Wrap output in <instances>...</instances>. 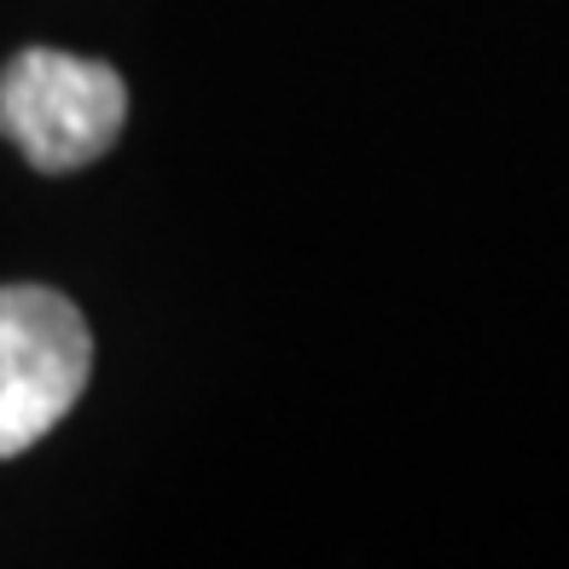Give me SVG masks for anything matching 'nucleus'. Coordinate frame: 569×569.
Instances as JSON below:
<instances>
[{
    "label": "nucleus",
    "mask_w": 569,
    "mask_h": 569,
    "mask_svg": "<svg viewBox=\"0 0 569 569\" xmlns=\"http://www.w3.org/2000/svg\"><path fill=\"white\" fill-rule=\"evenodd\" d=\"M93 372V338L76 302L47 284L0 291V459L30 453L76 407Z\"/></svg>",
    "instance_id": "f03ea898"
},
{
    "label": "nucleus",
    "mask_w": 569,
    "mask_h": 569,
    "mask_svg": "<svg viewBox=\"0 0 569 569\" xmlns=\"http://www.w3.org/2000/svg\"><path fill=\"white\" fill-rule=\"evenodd\" d=\"M128 88L111 64L59 47H23L0 70V128L41 174L99 163L122 134Z\"/></svg>",
    "instance_id": "f257e3e1"
}]
</instances>
